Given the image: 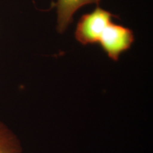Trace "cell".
<instances>
[{"label": "cell", "mask_w": 153, "mask_h": 153, "mask_svg": "<svg viewBox=\"0 0 153 153\" xmlns=\"http://www.w3.org/2000/svg\"><path fill=\"white\" fill-rule=\"evenodd\" d=\"M114 17L115 15L100 7L83 15L76 26V39L85 45L98 43L101 33Z\"/></svg>", "instance_id": "cell-1"}, {"label": "cell", "mask_w": 153, "mask_h": 153, "mask_svg": "<svg viewBox=\"0 0 153 153\" xmlns=\"http://www.w3.org/2000/svg\"><path fill=\"white\" fill-rule=\"evenodd\" d=\"M133 42L134 34L131 29L112 22L105 28L98 43L110 59L117 61Z\"/></svg>", "instance_id": "cell-2"}, {"label": "cell", "mask_w": 153, "mask_h": 153, "mask_svg": "<svg viewBox=\"0 0 153 153\" xmlns=\"http://www.w3.org/2000/svg\"><path fill=\"white\" fill-rule=\"evenodd\" d=\"M101 0H57V26L59 33H62L72 22L73 15L78 9L87 4H99Z\"/></svg>", "instance_id": "cell-3"}, {"label": "cell", "mask_w": 153, "mask_h": 153, "mask_svg": "<svg viewBox=\"0 0 153 153\" xmlns=\"http://www.w3.org/2000/svg\"><path fill=\"white\" fill-rule=\"evenodd\" d=\"M0 153H23L18 136L2 121H0Z\"/></svg>", "instance_id": "cell-4"}]
</instances>
